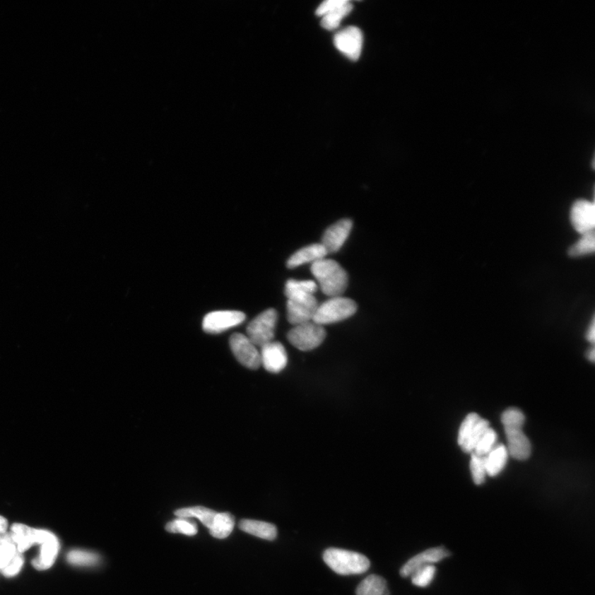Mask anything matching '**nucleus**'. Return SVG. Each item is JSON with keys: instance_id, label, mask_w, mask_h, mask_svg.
Instances as JSON below:
<instances>
[{"instance_id": "27", "label": "nucleus", "mask_w": 595, "mask_h": 595, "mask_svg": "<svg viewBox=\"0 0 595 595\" xmlns=\"http://www.w3.org/2000/svg\"><path fill=\"white\" fill-rule=\"evenodd\" d=\"M318 285L313 281H295L289 280L285 285V295L287 298L302 295H314Z\"/></svg>"}, {"instance_id": "34", "label": "nucleus", "mask_w": 595, "mask_h": 595, "mask_svg": "<svg viewBox=\"0 0 595 595\" xmlns=\"http://www.w3.org/2000/svg\"><path fill=\"white\" fill-rule=\"evenodd\" d=\"M24 558L22 553H18L16 557L9 563L7 567L1 570L4 575L7 577H12L18 574L23 567Z\"/></svg>"}, {"instance_id": "19", "label": "nucleus", "mask_w": 595, "mask_h": 595, "mask_svg": "<svg viewBox=\"0 0 595 595\" xmlns=\"http://www.w3.org/2000/svg\"><path fill=\"white\" fill-rule=\"evenodd\" d=\"M239 528L247 534L268 541L275 540L277 536L276 526L266 522L243 519L239 523Z\"/></svg>"}, {"instance_id": "28", "label": "nucleus", "mask_w": 595, "mask_h": 595, "mask_svg": "<svg viewBox=\"0 0 595 595\" xmlns=\"http://www.w3.org/2000/svg\"><path fill=\"white\" fill-rule=\"evenodd\" d=\"M490 428V423L484 418H481V420L477 423L476 427L468 436L466 440L462 444L461 449L466 453H470L474 451L477 443L479 442L481 438L484 435L487 429Z\"/></svg>"}, {"instance_id": "4", "label": "nucleus", "mask_w": 595, "mask_h": 595, "mask_svg": "<svg viewBox=\"0 0 595 595\" xmlns=\"http://www.w3.org/2000/svg\"><path fill=\"white\" fill-rule=\"evenodd\" d=\"M357 310L358 305L354 300L343 296L333 297L319 305L313 321L321 326L338 323L349 319Z\"/></svg>"}, {"instance_id": "24", "label": "nucleus", "mask_w": 595, "mask_h": 595, "mask_svg": "<svg viewBox=\"0 0 595 595\" xmlns=\"http://www.w3.org/2000/svg\"><path fill=\"white\" fill-rule=\"evenodd\" d=\"M18 553L11 533L0 534V570L6 568Z\"/></svg>"}, {"instance_id": "35", "label": "nucleus", "mask_w": 595, "mask_h": 595, "mask_svg": "<svg viewBox=\"0 0 595 595\" xmlns=\"http://www.w3.org/2000/svg\"><path fill=\"white\" fill-rule=\"evenodd\" d=\"M345 1L346 0H328V1H324L317 8L316 14L323 17L325 14L334 11V8L341 6Z\"/></svg>"}, {"instance_id": "5", "label": "nucleus", "mask_w": 595, "mask_h": 595, "mask_svg": "<svg viewBox=\"0 0 595 595\" xmlns=\"http://www.w3.org/2000/svg\"><path fill=\"white\" fill-rule=\"evenodd\" d=\"M288 340L297 349L308 352L319 346L326 338L324 326L314 321L296 325L288 333Z\"/></svg>"}, {"instance_id": "1", "label": "nucleus", "mask_w": 595, "mask_h": 595, "mask_svg": "<svg viewBox=\"0 0 595 595\" xmlns=\"http://www.w3.org/2000/svg\"><path fill=\"white\" fill-rule=\"evenodd\" d=\"M509 454L518 461L528 460L531 456V446L528 437L523 431L525 416L519 408H509L502 414Z\"/></svg>"}, {"instance_id": "29", "label": "nucleus", "mask_w": 595, "mask_h": 595, "mask_svg": "<svg viewBox=\"0 0 595 595\" xmlns=\"http://www.w3.org/2000/svg\"><path fill=\"white\" fill-rule=\"evenodd\" d=\"M169 533L172 534H182L187 536H194L198 534L197 524L189 519L178 518L172 522H170L165 526Z\"/></svg>"}, {"instance_id": "23", "label": "nucleus", "mask_w": 595, "mask_h": 595, "mask_svg": "<svg viewBox=\"0 0 595 595\" xmlns=\"http://www.w3.org/2000/svg\"><path fill=\"white\" fill-rule=\"evenodd\" d=\"M388 590L387 580L377 575L365 578L357 589V595H384Z\"/></svg>"}, {"instance_id": "36", "label": "nucleus", "mask_w": 595, "mask_h": 595, "mask_svg": "<svg viewBox=\"0 0 595 595\" xmlns=\"http://www.w3.org/2000/svg\"><path fill=\"white\" fill-rule=\"evenodd\" d=\"M595 329H594V319L591 321V324H590L589 328L587 331V338L589 341L591 343H594V338H595Z\"/></svg>"}, {"instance_id": "17", "label": "nucleus", "mask_w": 595, "mask_h": 595, "mask_svg": "<svg viewBox=\"0 0 595 595\" xmlns=\"http://www.w3.org/2000/svg\"><path fill=\"white\" fill-rule=\"evenodd\" d=\"M328 255L324 247L321 243L312 244L308 247L302 248L292 255L287 261L288 268H295L306 263L318 261L324 259Z\"/></svg>"}, {"instance_id": "37", "label": "nucleus", "mask_w": 595, "mask_h": 595, "mask_svg": "<svg viewBox=\"0 0 595 595\" xmlns=\"http://www.w3.org/2000/svg\"><path fill=\"white\" fill-rule=\"evenodd\" d=\"M8 529V521L3 516L0 515V534L6 533Z\"/></svg>"}, {"instance_id": "13", "label": "nucleus", "mask_w": 595, "mask_h": 595, "mask_svg": "<svg viewBox=\"0 0 595 595\" xmlns=\"http://www.w3.org/2000/svg\"><path fill=\"white\" fill-rule=\"evenodd\" d=\"M261 365H263L267 372L271 373H280L286 367L288 364V355L285 348L278 341L262 346L261 348Z\"/></svg>"}, {"instance_id": "30", "label": "nucleus", "mask_w": 595, "mask_h": 595, "mask_svg": "<svg viewBox=\"0 0 595 595\" xmlns=\"http://www.w3.org/2000/svg\"><path fill=\"white\" fill-rule=\"evenodd\" d=\"M497 439L498 437L494 429L488 428L479 442L477 443L473 454L481 457L485 456L497 445Z\"/></svg>"}, {"instance_id": "18", "label": "nucleus", "mask_w": 595, "mask_h": 595, "mask_svg": "<svg viewBox=\"0 0 595 595\" xmlns=\"http://www.w3.org/2000/svg\"><path fill=\"white\" fill-rule=\"evenodd\" d=\"M485 457L486 474L497 476L504 470L508 461L509 452L503 444H497Z\"/></svg>"}, {"instance_id": "21", "label": "nucleus", "mask_w": 595, "mask_h": 595, "mask_svg": "<svg viewBox=\"0 0 595 595\" xmlns=\"http://www.w3.org/2000/svg\"><path fill=\"white\" fill-rule=\"evenodd\" d=\"M234 526H235V519L231 514L217 513L209 529V533L216 538H227L232 534Z\"/></svg>"}, {"instance_id": "26", "label": "nucleus", "mask_w": 595, "mask_h": 595, "mask_svg": "<svg viewBox=\"0 0 595 595\" xmlns=\"http://www.w3.org/2000/svg\"><path fill=\"white\" fill-rule=\"evenodd\" d=\"M594 232L583 234L582 238L570 247L568 255L572 257H579L592 254L595 249Z\"/></svg>"}, {"instance_id": "33", "label": "nucleus", "mask_w": 595, "mask_h": 595, "mask_svg": "<svg viewBox=\"0 0 595 595\" xmlns=\"http://www.w3.org/2000/svg\"><path fill=\"white\" fill-rule=\"evenodd\" d=\"M481 418L480 416H478L476 413L468 414L465 420L462 422L459 429V433H458L457 442L460 446L465 442L468 436L470 435V433L473 430V428L476 427L477 423L481 420Z\"/></svg>"}, {"instance_id": "31", "label": "nucleus", "mask_w": 595, "mask_h": 595, "mask_svg": "<svg viewBox=\"0 0 595 595\" xmlns=\"http://www.w3.org/2000/svg\"><path fill=\"white\" fill-rule=\"evenodd\" d=\"M437 572L433 565H427L411 575L412 583L418 587L425 588L432 582Z\"/></svg>"}, {"instance_id": "12", "label": "nucleus", "mask_w": 595, "mask_h": 595, "mask_svg": "<svg viewBox=\"0 0 595 595\" xmlns=\"http://www.w3.org/2000/svg\"><path fill=\"white\" fill-rule=\"evenodd\" d=\"M570 222L579 233L593 232L595 226V207L592 202L579 199L575 202L570 213Z\"/></svg>"}, {"instance_id": "3", "label": "nucleus", "mask_w": 595, "mask_h": 595, "mask_svg": "<svg viewBox=\"0 0 595 595\" xmlns=\"http://www.w3.org/2000/svg\"><path fill=\"white\" fill-rule=\"evenodd\" d=\"M324 562L336 574L360 575L367 572L370 562L364 555L339 548H329L324 553Z\"/></svg>"}, {"instance_id": "20", "label": "nucleus", "mask_w": 595, "mask_h": 595, "mask_svg": "<svg viewBox=\"0 0 595 595\" xmlns=\"http://www.w3.org/2000/svg\"><path fill=\"white\" fill-rule=\"evenodd\" d=\"M216 514V511L202 506L189 507V508L179 509L175 512V515L178 518L199 519L208 529H211Z\"/></svg>"}, {"instance_id": "25", "label": "nucleus", "mask_w": 595, "mask_h": 595, "mask_svg": "<svg viewBox=\"0 0 595 595\" xmlns=\"http://www.w3.org/2000/svg\"><path fill=\"white\" fill-rule=\"evenodd\" d=\"M66 560L68 562L77 567H93L100 563V557L99 554L90 550L76 549L68 553Z\"/></svg>"}, {"instance_id": "16", "label": "nucleus", "mask_w": 595, "mask_h": 595, "mask_svg": "<svg viewBox=\"0 0 595 595\" xmlns=\"http://www.w3.org/2000/svg\"><path fill=\"white\" fill-rule=\"evenodd\" d=\"M59 550V540L55 534L51 533L41 544L40 554L37 558L33 560L32 565L38 570L51 568L56 562Z\"/></svg>"}, {"instance_id": "7", "label": "nucleus", "mask_w": 595, "mask_h": 595, "mask_svg": "<svg viewBox=\"0 0 595 595\" xmlns=\"http://www.w3.org/2000/svg\"><path fill=\"white\" fill-rule=\"evenodd\" d=\"M318 306L314 295L289 297L287 301L288 321L295 326L313 321Z\"/></svg>"}, {"instance_id": "10", "label": "nucleus", "mask_w": 595, "mask_h": 595, "mask_svg": "<svg viewBox=\"0 0 595 595\" xmlns=\"http://www.w3.org/2000/svg\"><path fill=\"white\" fill-rule=\"evenodd\" d=\"M245 314L240 311H216L208 314L203 320V329L208 334H218L243 323Z\"/></svg>"}, {"instance_id": "15", "label": "nucleus", "mask_w": 595, "mask_h": 595, "mask_svg": "<svg viewBox=\"0 0 595 595\" xmlns=\"http://www.w3.org/2000/svg\"><path fill=\"white\" fill-rule=\"evenodd\" d=\"M11 536L18 553H23L34 545L40 544L42 530L34 529L27 525L14 524L11 526Z\"/></svg>"}, {"instance_id": "6", "label": "nucleus", "mask_w": 595, "mask_h": 595, "mask_svg": "<svg viewBox=\"0 0 595 595\" xmlns=\"http://www.w3.org/2000/svg\"><path fill=\"white\" fill-rule=\"evenodd\" d=\"M278 314L274 309H269L253 319L247 326V338L256 346L261 348L273 341L275 338V331L277 324Z\"/></svg>"}, {"instance_id": "22", "label": "nucleus", "mask_w": 595, "mask_h": 595, "mask_svg": "<svg viewBox=\"0 0 595 595\" xmlns=\"http://www.w3.org/2000/svg\"><path fill=\"white\" fill-rule=\"evenodd\" d=\"M353 8V4L346 0L345 3L341 4L334 11L325 14L322 18L321 25L326 30H334L339 27L341 20L348 16L352 12Z\"/></svg>"}, {"instance_id": "2", "label": "nucleus", "mask_w": 595, "mask_h": 595, "mask_svg": "<svg viewBox=\"0 0 595 595\" xmlns=\"http://www.w3.org/2000/svg\"><path fill=\"white\" fill-rule=\"evenodd\" d=\"M311 272L318 281L322 292L326 296H341L348 288V273L334 260L324 258L314 262Z\"/></svg>"}, {"instance_id": "8", "label": "nucleus", "mask_w": 595, "mask_h": 595, "mask_svg": "<svg viewBox=\"0 0 595 595\" xmlns=\"http://www.w3.org/2000/svg\"><path fill=\"white\" fill-rule=\"evenodd\" d=\"M229 343L233 355L244 367L251 370H257L261 367L260 352L247 336L234 334Z\"/></svg>"}, {"instance_id": "9", "label": "nucleus", "mask_w": 595, "mask_h": 595, "mask_svg": "<svg viewBox=\"0 0 595 595\" xmlns=\"http://www.w3.org/2000/svg\"><path fill=\"white\" fill-rule=\"evenodd\" d=\"M336 49L352 61H358L362 55L363 34L358 27H348L336 33L334 39Z\"/></svg>"}, {"instance_id": "32", "label": "nucleus", "mask_w": 595, "mask_h": 595, "mask_svg": "<svg viewBox=\"0 0 595 595\" xmlns=\"http://www.w3.org/2000/svg\"><path fill=\"white\" fill-rule=\"evenodd\" d=\"M471 471L473 481L476 485L484 484L486 476L485 457L478 456L472 454L471 460Z\"/></svg>"}, {"instance_id": "39", "label": "nucleus", "mask_w": 595, "mask_h": 595, "mask_svg": "<svg viewBox=\"0 0 595 595\" xmlns=\"http://www.w3.org/2000/svg\"><path fill=\"white\" fill-rule=\"evenodd\" d=\"M384 595H390L389 590H387V591L385 592Z\"/></svg>"}, {"instance_id": "11", "label": "nucleus", "mask_w": 595, "mask_h": 595, "mask_svg": "<svg viewBox=\"0 0 595 595\" xmlns=\"http://www.w3.org/2000/svg\"><path fill=\"white\" fill-rule=\"evenodd\" d=\"M450 557L451 553L444 547H437L424 550V552L416 555V557L409 560L403 565L401 570V577L404 578L411 577L418 570L427 567V565L440 562L442 560Z\"/></svg>"}, {"instance_id": "14", "label": "nucleus", "mask_w": 595, "mask_h": 595, "mask_svg": "<svg viewBox=\"0 0 595 595\" xmlns=\"http://www.w3.org/2000/svg\"><path fill=\"white\" fill-rule=\"evenodd\" d=\"M353 226V221L346 218L341 219L326 229L322 238L321 244L324 247L328 254L341 249L349 237Z\"/></svg>"}, {"instance_id": "38", "label": "nucleus", "mask_w": 595, "mask_h": 595, "mask_svg": "<svg viewBox=\"0 0 595 595\" xmlns=\"http://www.w3.org/2000/svg\"><path fill=\"white\" fill-rule=\"evenodd\" d=\"M588 358H589V360H591L592 363L594 362V348H592L591 350H589V353H588Z\"/></svg>"}]
</instances>
